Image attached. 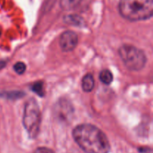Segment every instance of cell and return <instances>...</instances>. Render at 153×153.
I'll return each instance as SVG.
<instances>
[{
    "instance_id": "6da1fadb",
    "label": "cell",
    "mask_w": 153,
    "mask_h": 153,
    "mask_svg": "<svg viewBox=\"0 0 153 153\" xmlns=\"http://www.w3.org/2000/svg\"><path fill=\"white\" fill-rule=\"evenodd\" d=\"M73 137L86 153H109L110 143L102 130L91 124H81L73 129Z\"/></svg>"
},
{
    "instance_id": "7a4b0ae2",
    "label": "cell",
    "mask_w": 153,
    "mask_h": 153,
    "mask_svg": "<svg viewBox=\"0 0 153 153\" xmlns=\"http://www.w3.org/2000/svg\"><path fill=\"white\" fill-rule=\"evenodd\" d=\"M118 9L121 16L128 20H146L152 16L153 0H120Z\"/></svg>"
},
{
    "instance_id": "3957f363",
    "label": "cell",
    "mask_w": 153,
    "mask_h": 153,
    "mask_svg": "<svg viewBox=\"0 0 153 153\" xmlns=\"http://www.w3.org/2000/svg\"><path fill=\"white\" fill-rule=\"evenodd\" d=\"M119 55L124 65L131 71H139L146 64V57L144 52L132 45H123L119 49Z\"/></svg>"
},
{
    "instance_id": "277c9868",
    "label": "cell",
    "mask_w": 153,
    "mask_h": 153,
    "mask_svg": "<svg viewBox=\"0 0 153 153\" xmlns=\"http://www.w3.org/2000/svg\"><path fill=\"white\" fill-rule=\"evenodd\" d=\"M40 111L38 104L33 99L26 102L24 108L22 123L31 138H35L40 126Z\"/></svg>"
},
{
    "instance_id": "5b68a950",
    "label": "cell",
    "mask_w": 153,
    "mask_h": 153,
    "mask_svg": "<svg viewBox=\"0 0 153 153\" xmlns=\"http://www.w3.org/2000/svg\"><path fill=\"white\" fill-rule=\"evenodd\" d=\"M78 35L73 31H66L60 37L59 43L61 49L64 52H70L76 47L78 44Z\"/></svg>"
},
{
    "instance_id": "8992f818",
    "label": "cell",
    "mask_w": 153,
    "mask_h": 153,
    "mask_svg": "<svg viewBox=\"0 0 153 153\" xmlns=\"http://www.w3.org/2000/svg\"><path fill=\"white\" fill-rule=\"evenodd\" d=\"M94 79L91 74H87L83 77L82 81V89L85 92H91L94 88Z\"/></svg>"
},
{
    "instance_id": "52a82bcc",
    "label": "cell",
    "mask_w": 153,
    "mask_h": 153,
    "mask_svg": "<svg viewBox=\"0 0 153 153\" xmlns=\"http://www.w3.org/2000/svg\"><path fill=\"white\" fill-rule=\"evenodd\" d=\"M82 1V0H60V4L61 8L69 10L75 8L80 4Z\"/></svg>"
},
{
    "instance_id": "ba28073f",
    "label": "cell",
    "mask_w": 153,
    "mask_h": 153,
    "mask_svg": "<svg viewBox=\"0 0 153 153\" xmlns=\"http://www.w3.org/2000/svg\"><path fill=\"white\" fill-rule=\"evenodd\" d=\"M100 79L105 85H110L113 81V75L108 70H104L100 73Z\"/></svg>"
},
{
    "instance_id": "9c48e42d",
    "label": "cell",
    "mask_w": 153,
    "mask_h": 153,
    "mask_svg": "<svg viewBox=\"0 0 153 153\" xmlns=\"http://www.w3.org/2000/svg\"><path fill=\"white\" fill-rule=\"evenodd\" d=\"M65 22L67 23L73 25H78V24H82V19L79 16L75 15H69L65 18Z\"/></svg>"
},
{
    "instance_id": "30bf717a",
    "label": "cell",
    "mask_w": 153,
    "mask_h": 153,
    "mask_svg": "<svg viewBox=\"0 0 153 153\" xmlns=\"http://www.w3.org/2000/svg\"><path fill=\"white\" fill-rule=\"evenodd\" d=\"M31 89L34 93H36L37 95L40 96V97H43L44 94V89H43V85L42 82H37V83L33 85Z\"/></svg>"
},
{
    "instance_id": "8fae6325",
    "label": "cell",
    "mask_w": 153,
    "mask_h": 153,
    "mask_svg": "<svg viewBox=\"0 0 153 153\" xmlns=\"http://www.w3.org/2000/svg\"><path fill=\"white\" fill-rule=\"evenodd\" d=\"M13 70L17 74H23L26 70V66L23 62H17L13 65Z\"/></svg>"
},
{
    "instance_id": "7c38bea8",
    "label": "cell",
    "mask_w": 153,
    "mask_h": 153,
    "mask_svg": "<svg viewBox=\"0 0 153 153\" xmlns=\"http://www.w3.org/2000/svg\"><path fill=\"white\" fill-rule=\"evenodd\" d=\"M34 153H55L52 149L46 147H40L37 148Z\"/></svg>"
},
{
    "instance_id": "4fadbf2b",
    "label": "cell",
    "mask_w": 153,
    "mask_h": 153,
    "mask_svg": "<svg viewBox=\"0 0 153 153\" xmlns=\"http://www.w3.org/2000/svg\"><path fill=\"white\" fill-rule=\"evenodd\" d=\"M4 66V61H0V70H1V68H2Z\"/></svg>"
}]
</instances>
